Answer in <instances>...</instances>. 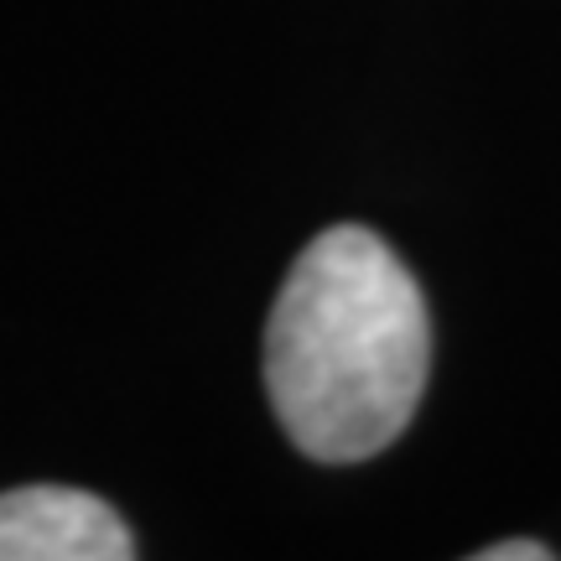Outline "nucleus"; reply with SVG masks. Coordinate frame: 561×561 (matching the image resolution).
<instances>
[{
  "label": "nucleus",
  "instance_id": "f257e3e1",
  "mask_svg": "<svg viewBox=\"0 0 561 561\" xmlns=\"http://www.w3.org/2000/svg\"><path fill=\"white\" fill-rule=\"evenodd\" d=\"M432 375L416 276L364 224H333L280 280L265 390L280 432L318 462H364L401 437Z\"/></svg>",
  "mask_w": 561,
  "mask_h": 561
},
{
  "label": "nucleus",
  "instance_id": "f03ea898",
  "mask_svg": "<svg viewBox=\"0 0 561 561\" xmlns=\"http://www.w3.org/2000/svg\"><path fill=\"white\" fill-rule=\"evenodd\" d=\"M125 520L83 489L26 483L0 494V561H130Z\"/></svg>",
  "mask_w": 561,
  "mask_h": 561
},
{
  "label": "nucleus",
  "instance_id": "7ed1b4c3",
  "mask_svg": "<svg viewBox=\"0 0 561 561\" xmlns=\"http://www.w3.org/2000/svg\"><path fill=\"white\" fill-rule=\"evenodd\" d=\"M557 551L546 541H500V546H483L473 551V561H551Z\"/></svg>",
  "mask_w": 561,
  "mask_h": 561
}]
</instances>
